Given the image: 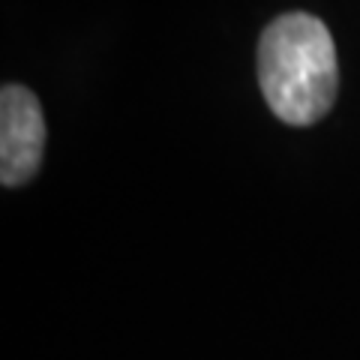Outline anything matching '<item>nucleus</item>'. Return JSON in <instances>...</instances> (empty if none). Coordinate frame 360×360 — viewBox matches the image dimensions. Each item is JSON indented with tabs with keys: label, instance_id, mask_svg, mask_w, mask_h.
Masks as SVG:
<instances>
[{
	"label": "nucleus",
	"instance_id": "f257e3e1",
	"mask_svg": "<svg viewBox=\"0 0 360 360\" xmlns=\"http://www.w3.org/2000/svg\"><path fill=\"white\" fill-rule=\"evenodd\" d=\"M258 84L274 117L288 127L328 117L340 94V60L328 25L309 13L270 21L258 39Z\"/></svg>",
	"mask_w": 360,
	"mask_h": 360
},
{
	"label": "nucleus",
	"instance_id": "f03ea898",
	"mask_svg": "<svg viewBox=\"0 0 360 360\" xmlns=\"http://www.w3.org/2000/svg\"><path fill=\"white\" fill-rule=\"evenodd\" d=\"M45 150V117L39 99L21 84L0 90V184L21 186L37 177Z\"/></svg>",
	"mask_w": 360,
	"mask_h": 360
}]
</instances>
